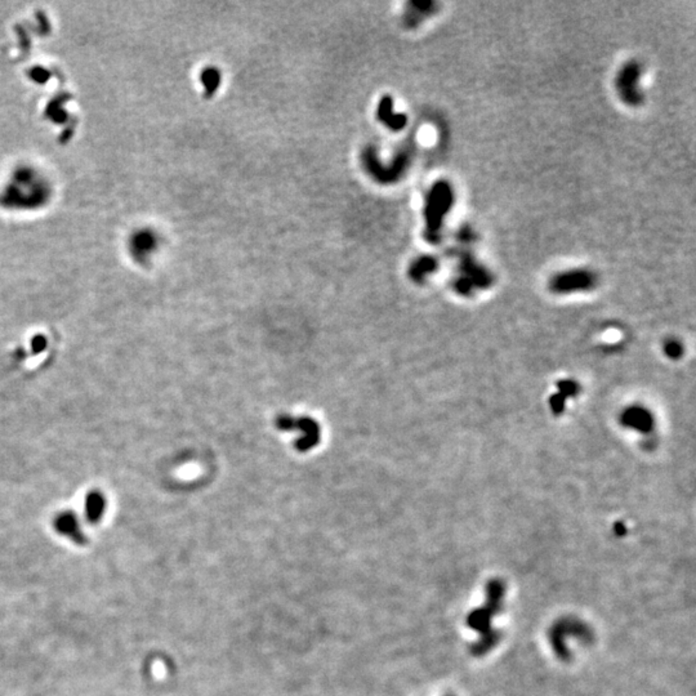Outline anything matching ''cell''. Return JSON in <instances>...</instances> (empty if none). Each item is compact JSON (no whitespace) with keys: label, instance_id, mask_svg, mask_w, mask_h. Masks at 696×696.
I'll use <instances>...</instances> for the list:
<instances>
[{"label":"cell","instance_id":"3","mask_svg":"<svg viewBox=\"0 0 696 696\" xmlns=\"http://www.w3.org/2000/svg\"><path fill=\"white\" fill-rule=\"evenodd\" d=\"M643 74L641 65L636 61H630L620 68L616 76V89L623 102L632 108L641 106L643 94L640 89V78Z\"/></svg>","mask_w":696,"mask_h":696},{"label":"cell","instance_id":"2","mask_svg":"<svg viewBox=\"0 0 696 696\" xmlns=\"http://www.w3.org/2000/svg\"><path fill=\"white\" fill-rule=\"evenodd\" d=\"M454 191L446 181H437L429 190L426 199V230L424 239L431 244H439L441 241L442 223L445 215L453 207Z\"/></svg>","mask_w":696,"mask_h":696},{"label":"cell","instance_id":"5","mask_svg":"<svg viewBox=\"0 0 696 696\" xmlns=\"http://www.w3.org/2000/svg\"><path fill=\"white\" fill-rule=\"evenodd\" d=\"M53 528L60 536H65L78 546H87L88 538L81 529V520L73 511H62L54 516Z\"/></svg>","mask_w":696,"mask_h":696},{"label":"cell","instance_id":"15","mask_svg":"<svg viewBox=\"0 0 696 696\" xmlns=\"http://www.w3.org/2000/svg\"><path fill=\"white\" fill-rule=\"evenodd\" d=\"M665 352L667 355L670 356V357H678V356L682 354V348L680 346L678 342H670L667 343L665 346Z\"/></svg>","mask_w":696,"mask_h":696},{"label":"cell","instance_id":"14","mask_svg":"<svg viewBox=\"0 0 696 696\" xmlns=\"http://www.w3.org/2000/svg\"><path fill=\"white\" fill-rule=\"evenodd\" d=\"M48 346L47 338L44 335H35L31 341L34 354H41Z\"/></svg>","mask_w":696,"mask_h":696},{"label":"cell","instance_id":"7","mask_svg":"<svg viewBox=\"0 0 696 696\" xmlns=\"http://www.w3.org/2000/svg\"><path fill=\"white\" fill-rule=\"evenodd\" d=\"M108 508V501L100 490H91L84 499V516L91 523H98Z\"/></svg>","mask_w":696,"mask_h":696},{"label":"cell","instance_id":"8","mask_svg":"<svg viewBox=\"0 0 696 696\" xmlns=\"http://www.w3.org/2000/svg\"><path fill=\"white\" fill-rule=\"evenodd\" d=\"M379 121L392 130H401L408 123V116L402 113L396 114L394 111V101L391 97H383L378 106Z\"/></svg>","mask_w":696,"mask_h":696},{"label":"cell","instance_id":"1","mask_svg":"<svg viewBox=\"0 0 696 696\" xmlns=\"http://www.w3.org/2000/svg\"><path fill=\"white\" fill-rule=\"evenodd\" d=\"M49 196V185L41 174L33 169H21L14 174L3 199L7 205L19 209H31L46 203Z\"/></svg>","mask_w":696,"mask_h":696},{"label":"cell","instance_id":"10","mask_svg":"<svg viewBox=\"0 0 696 696\" xmlns=\"http://www.w3.org/2000/svg\"><path fill=\"white\" fill-rule=\"evenodd\" d=\"M622 423L630 429L648 432L652 429V415L643 408L628 409L623 414Z\"/></svg>","mask_w":696,"mask_h":696},{"label":"cell","instance_id":"4","mask_svg":"<svg viewBox=\"0 0 696 696\" xmlns=\"http://www.w3.org/2000/svg\"><path fill=\"white\" fill-rule=\"evenodd\" d=\"M597 276L589 270H570L556 275L549 282V288L557 295H569L595 288Z\"/></svg>","mask_w":696,"mask_h":696},{"label":"cell","instance_id":"9","mask_svg":"<svg viewBox=\"0 0 696 696\" xmlns=\"http://www.w3.org/2000/svg\"><path fill=\"white\" fill-rule=\"evenodd\" d=\"M158 240L154 235L148 231H141L134 235L130 240V253L137 261L143 262L154 253Z\"/></svg>","mask_w":696,"mask_h":696},{"label":"cell","instance_id":"11","mask_svg":"<svg viewBox=\"0 0 696 696\" xmlns=\"http://www.w3.org/2000/svg\"><path fill=\"white\" fill-rule=\"evenodd\" d=\"M437 266H439V262L436 258L431 257V255H423V257H419L418 260L413 262V265L410 266V270H409V275L414 282H422L429 275L435 272Z\"/></svg>","mask_w":696,"mask_h":696},{"label":"cell","instance_id":"6","mask_svg":"<svg viewBox=\"0 0 696 696\" xmlns=\"http://www.w3.org/2000/svg\"><path fill=\"white\" fill-rule=\"evenodd\" d=\"M461 271L463 272L461 280L466 282L469 288H488L491 285L493 277L489 271L474 260L472 255H463L461 261Z\"/></svg>","mask_w":696,"mask_h":696},{"label":"cell","instance_id":"13","mask_svg":"<svg viewBox=\"0 0 696 696\" xmlns=\"http://www.w3.org/2000/svg\"><path fill=\"white\" fill-rule=\"evenodd\" d=\"M410 7H413V9L409 11V16H406V20L410 22H413L414 25L418 24V20L421 14H424V16H429V14H432L435 11L436 4L432 3V1H426V3H410Z\"/></svg>","mask_w":696,"mask_h":696},{"label":"cell","instance_id":"12","mask_svg":"<svg viewBox=\"0 0 696 696\" xmlns=\"http://www.w3.org/2000/svg\"><path fill=\"white\" fill-rule=\"evenodd\" d=\"M201 81L204 83V87H205V91H207L208 97L213 96L217 88L220 87V83H221V74L220 71L215 68V67H209V68H205L201 74Z\"/></svg>","mask_w":696,"mask_h":696}]
</instances>
